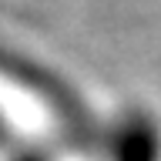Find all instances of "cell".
Here are the masks:
<instances>
[{"label": "cell", "instance_id": "1", "mask_svg": "<svg viewBox=\"0 0 161 161\" xmlns=\"http://www.w3.org/2000/svg\"><path fill=\"white\" fill-rule=\"evenodd\" d=\"M158 158V144H154V131L144 124H134L124 138V154L121 161H154Z\"/></svg>", "mask_w": 161, "mask_h": 161}]
</instances>
